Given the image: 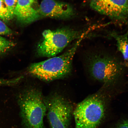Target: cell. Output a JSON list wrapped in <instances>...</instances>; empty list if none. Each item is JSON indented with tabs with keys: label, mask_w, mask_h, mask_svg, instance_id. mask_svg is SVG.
I'll use <instances>...</instances> for the list:
<instances>
[{
	"label": "cell",
	"mask_w": 128,
	"mask_h": 128,
	"mask_svg": "<svg viewBox=\"0 0 128 128\" xmlns=\"http://www.w3.org/2000/svg\"><path fill=\"white\" fill-rule=\"evenodd\" d=\"M110 89L103 86L77 105L73 112L75 128H98L111 97Z\"/></svg>",
	"instance_id": "obj_1"
},
{
	"label": "cell",
	"mask_w": 128,
	"mask_h": 128,
	"mask_svg": "<svg viewBox=\"0 0 128 128\" xmlns=\"http://www.w3.org/2000/svg\"><path fill=\"white\" fill-rule=\"evenodd\" d=\"M88 72L93 79L111 88L121 80L124 64L116 57L104 53L93 52L87 59Z\"/></svg>",
	"instance_id": "obj_2"
},
{
	"label": "cell",
	"mask_w": 128,
	"mask_h": 128,
	"mask_svg": "<svg viewBox=\"0 0 128 128\" xmlns=\"http://www.w3.org/2000/svg\"><path fill=\"white\" fill-rule=\"evenodd\" d=\"M84 36H82L71 48L62 55L32 64L28 69L29 74L46 81H53L68 76L71 71L74 57Z\"/></svg>",
	"instance_id": "obj_3"
},
{
	"label": "cell",
	"mask_w": 128,
	"mask_h": 128,
	"mask_svg": "<svg viewBox=\"0 0 128 128\" xmlns=\"http://www.w3.org/2000/svg\"><path fill=\"white\" fill-rule=\"evenodd\" d=\"M18 102L26 128H44V118L47 108L40 91L36 89L28 90L19 97Z\"/></svg>",
	"instance_id": "obj_4"
},
{
	"label": "cell",
	"mask_w": 128,
	"mask_h": 128,
	"mask_svg": "<svg viewBox=\"0 0 128 128\" xmlns=\"http://www.w3.org/2000/svg\"><path fill=\"white\" fill-rule=\"evenodd\" d=\"M84 34L67 29L54 31L45 30L42 33L43 40L38 46V55L43 57L55 56L70 42L80 38Z\"/></svg>",
	"instance_id": "obj_5"
},
{
	"label": "cell",
	"mask_w": 128,
	"mask_h": 128,
	"mask_svg": "<svg viewBox=\"0 0 128 128\" xmlns=\"http://www.w3.org/2000/svg\"><path fill=\"white\" fill-rule=\"evenodd\" d=\"M51 128H69L73 114L72 104L62 96H52L45 100Z\"/></svg>",
	"instance_id": "obj_6"
},
{
	"label": "cell",
	"mask_w": 128,
	"mask_h": 128,
	"mask_svg": "<svg viewBox=\"0 0 128 128\" xmlns=\"http://www.w3.org/2000/svg\"><path fill=\"white\" fill-rule=\"evenodd\" d=\"M92 9L112 19L126 22L128 18V0H90Z\"/></svg>",
	"instance_id": "obj_7"
},
{
	"label": "cell",
	"mask_w": 128,
	"mask_h": 128,
	"mask_svg": "<svg viewBox=\"0 0 128 128\" xmlns=\"http://www.w3.org/2000/svg\"><path fill=\"white\" fill-rule=\"evenodd\" d=\"M38 10L40 16L54 18H68L74 12L70 5L56 0H42Z\"/></svg>",
	"instance_id": "obj_8"
},
{
	"label": "cell",
	"mask_w": 128,
	"mask_h": 128,
	"mask_svg": "<svg viewBox=\"0 0 128 128\" xmlns=\"http://www.w3.org/2000/svg\"><path fill=\"white\" fill-rule=\"evenodd\" d=\"M35 1L36 0H18L14 15L19 22L24 24L31 23L40 16L38 10L33 7Z\"/></svg>",
	"instance_id": "obj_9"
},
{
	"label": "cell",
	"mask_w": 128,
	"mask_h": 128,
	"mask_svg": "<svg viewBox=\"0 0 128 128\" xmlns=\"http://www.w3.org/2000/svg\"><path fill=\"white\" fill-rule=\"evenodd\" d=\"M110 36L116 41L118 50L122 54L125 64L128 66V31L124 34H120L114 31L111 32Z\"/></svg>",
	"instance_id": "obj_10"
},
{
	"label": "cell",
	"mask_w": 128,
	"mask_h": 128,
	"mask_svg": "<svg viewBox=\"0 0 128 128\" xmlns=\"http://www.w3.org/2000/svg\"><path fill=\"white\" fill-rule=\"evenodd\" d=\"M13 17L2 0H0V18L4 22H8Z\"/></svg>",
	"instance_id": "obj_11"
},
{
	"label": "cell",
	"mask_w": 128,
	"mask_h": 128,
	"mask_svg": "<svg viewBox=\"0 0 128 128\" xmlns=\"http://www.w3.org/2000/svg\"><path fill=\"white\" fill-rule=\"evenodd\" d=\"M14 46L12 42L0 36V55L7 52Z\"/></svg>",
	"instance_id": "obj_12"
},
{
	"label": "cell",
	"mask_w": 128,
	"mask_h": 128,
	"mask_svg": "<svg viewBox=\"0 0 128 128\" xmlns=\"http://www.w3.org/2000/svg\"><path fill=\"white\" fill-rule=\"evenodd\" d=\"M13 16L14 10L16 6L18 0H2Z\"/></svg>",
	"instance_id": "obj_13"
},
{
	"label": "cell",
	"mask_w": 128,
	"mask_h": 128,
	"mask_svg": "<svg viewBox=\"0 0 128 128\" xmlns=\"http://www.w3.org/2000/svg\"><path fill=\"white\" fill-rule=\"evenodd\" d=\"M20 78L10 80L0 79V86H12L17 84Z\"/></svg>",
	"instance_id": "obj_14"
},
{
	"label": "cell",
	"mask_w": 128,
	"mask_h": 128,
	"mask_svg": "<svg viewBox=\"0 0 128 128\" xmlns=\"http://www.w3.org/2000/svg\"><path fill=\"white\" fill-rule=\"evenodd\" d=\"M12 33V30L7 26L4 22L0 20V35H10Z\"/></svg>",
	"instance_id": "obj_15"
},
{
	"label": "cell",
	"mask_w": 128,
	"mask_h": 128,
	"mask_svg": "<svg viewBox=\"0 0 128 128\" xmlns=\"http://www.w3.org/2000/svg\"><path fill=\"white\" fill-rule=\"evenodd\" d=\"M118 128H128V121L124 120L122 122Z\"/></svg>",
	"instance_id": "obj_16"
}]
</instances>
